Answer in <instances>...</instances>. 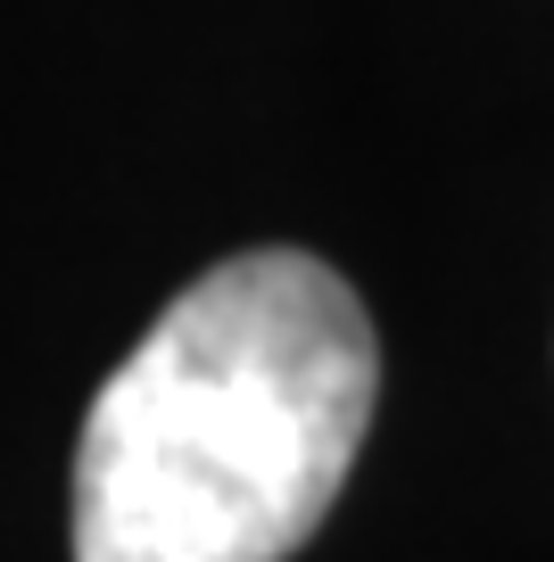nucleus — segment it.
I'll list each match as a JSON object with an SVG mask.
<instances>
[{
	"label": "nucleus",
	"mask_w": 554,
	"mask_h": 562,
	"mask_svg": "<svg viewBox=\"0 0 554 562\" xmlns=\"http://www.w3.org/2000/svg\"><path fill=\"white\" fill-rule=\"evenodd\" d=\"M381 397L356 290L307 248H241L141 331L75 447V562H290Z\"/></svg>",
	"instance_id": "1"
}]
</instances>
